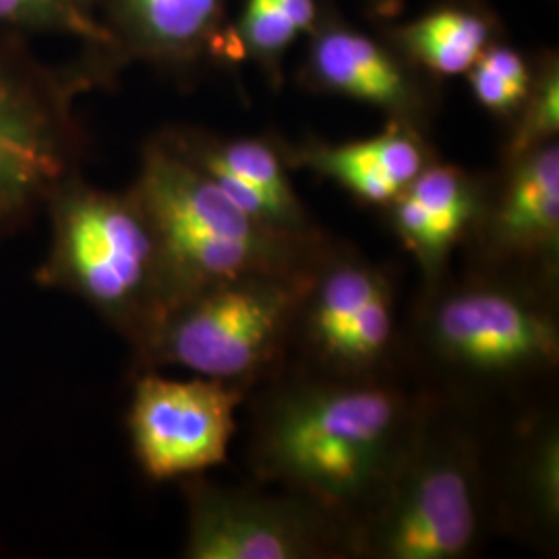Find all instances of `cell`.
Masks as SVG:
<instances>
[{"instance_id": "cell-1", "label": "cell", "mask_w": 559, "mask_h": 559, "mask_svg": "<svg viewBox=\"0 0 559 559\" xmlns=\"http://www.w3.org/2000/svg\"><path fill=\"white\" fill-rule=\"evenodd\" d=\"M242 404L258 483L318 501L355 533L385 498L427 413L408 376L338 378L290 360Z\"/></svg>"}, {"instance_id": "cell-2", "label": "cell", "mask_w": 559, "mask_h": 559, "mask_svg": "<svg viewBox=\"0 0 559 559\" xmlns=\"http://www.w3.org/2000/svg\"><path fill=\"white\" fill-rule=\"evenodd\" d=\"M404 373L483 417L535 404L559 367L558 288L468 267L423 284L402 330Z\"/></svg>"}, {"instance_id": "cell-3", "label": "cell", "mask_w": 559, "mask_h": 559, "mask_svg": "<svg viewBox=\"0 0 559 559\" xmlns=\"http://www.w3.org/2000/svg\"><path fill=\"white\" fill-rule=\"evenodd\" d=\"M129 189L160 242L170 309L226 280L305 278L334 240L323 228L286 233L253 218L160 131L143 143Z\"/></svg>"}, {"instance_id": "cell-4", "label": "cell", "mask_w": 559, "mask_h": 559, "mask_svg": "<svg viewBox=\"0 0 559 559\" xmlns=\"http://www.w3.org/2000/svg\"><path fill=\"white\" fill-rule=\"evenodd\" d=\"M427 396V394H425ZM491 417L427 396L419 436L380 506L360 522L353 559H466L491 535Z\"/></svg>"}, {"instance_id": "cell-5", "label": "cell", "mask_w": 559, "mask_h": 559, "mask_svg": "<svg viewBox=\"0 0 559 559\" xmlns=\"http://www.w3.org/2000/svg\"><path fill=\"white\" fill-rule=\"evenodd\" d=\"M46 207L52 237L38 284L87 302L138 350L170 309L160 242L140 201L75 173Z\"/></svg>"}, {"instance_id": "cell-6", "label": "cell", "mask_w": 559, "mask_h": 559, "mask_svg": "<svg viewBox=\"0 0 559 559\" xmlns=\"http://www.w3.org/2000/svg\"><path fill=\"white\" fill-rule=\"evenodd\" d=\"M309 276L226 280L182 300L133 350L135 371L179 367L253 390L288 360Z\"/></svg>"}, {"instance_id": "cell-7", "label": "cell", "mask_w": 559, "mask_h": 559, "mask_svg": "<svg viewBox=\"0 0 559 559\" xmlns=\"http://www.w3.org/2000/svg\"><path fill=\"white\" fill-rule=\"evenodd\" d=\"M78 98L64 67L48 64L27 38L0 29V235L81 173L85 135Z\"/></svg>"}, {"instance_id": "cell-8", "label": "cell", "mask_w": 559, "mask_h": 559, "mask_svg": "<svg viewBox=\"0 0 559 559\" xmlns=\"http://www.w3.org/2000/svg\"><path fill=\"white\" fill-rule=\"evenodd\" d=\"M396 305L392 272L334 237L302 290L288 360L338 378L406 376Z\"/></svg>"}, {"instance_id": "cell-9", "label": "cell", "mask_w": 559, "mask_h": 559, "mask_svg": "<svg viewBox=\"0 0 559 559\" xmlns=\"http://www.w3.org/2000/svg\"><path fill=\"white\" fill-rule=\"evenodd\" d=\"M187 559H353L355 526L318 501L263 485L182 479Z\"/></svg>"}, {"instance_id": "cell-10", "label": "cell", "mask_w": 559, "mask_h": 559, "mask_svg": "<svg viewBox=\"0 0 559 559\" xmlns=\"http://www.w3.org/2000/svg\"><path fill=\"white\" fill-rule=\"evenodd\" d=\"M108 41L81 48L64 71L80 96L106 90L120 73L150 64L187 78L203 64H239L240 52L226 15V0H102Z\"/></svg>"}, {"instance_id": "cell-11", "label": "cell", "mask_w": 559, "mask_h": 559, "mask_svg": "<svg viewBox=\"0 0 559 559\" xmlns=\"http://www.w3.org/2000/svg\"><path fill=\"white\" fill-rule=\"evenodd\" d=\"M460 249L466 251L468 267L558 288V140L501 160Z\"/></svg>"}, {"instance_id": "cell-12", "label": "cell", "mask_w": 559, "mask_h": 559, "mask_svg": "<svg viewBox=\"0 0 559 559\" xmlns=\"http://www.w3.org/2000/svg\"><path fill=\"white\" fill-rule=\"evenodd\" d=\"M247 394L228 381L138 371L127 427L143 475L156 483L189 479L226 464Z\"/></svg>"}, {"instance_id": "cell-13", "label": "cell", "mask_w": 559, "mask_h": 559, "mask_svg": "<svg viewBox=\"0 0 559 559\" xmlns=\"http://www.w3.org/2000/svg\"><path fill=\"white\" fill-rule=\"evenodd\" d=\"M297 83L311 94L373 106L385 120L406 122L423 133H431L440 110L441 81L404 59L381 34L353 25L332 0H321Z\"/></svg>"}, {"instance_id": "cell-14", "label": "cell", "mask_w": 559, "mask_h": 559, "mask_svg": "<svg viewBox=\"0 0 559 559\" xmlns=\"http://www.w3.org/2000/svg\"><path fill=\"white\" fill-rule=\"evenodd\" d=\"M487 471L493 528L556 551L559 429L547 402L539 400L491 419Z\"/></svg>"}, {"instance_id": "cell-15", "label": "cell", "mask_w": 559, "mask_h": 559, "mask_svg": "<svg viewBox=\"0 0 559 559\" xmlns=\"http://www.w3.org/2000/svg\"><path fill=\"white\" fill-rule=\"evenodd\" d=\"M160 133L253 218L286 233L321 228L293 187L276 135L224 138L187 124L166 127Z\"/></svg>"}, {"instance_id": "cell-16", "label": "cell", "mask_w": 559, "mask_h": 559, "mask_svg": "<svg viewBox=\"0 0 559 559\" xmlns=\"http://www.w3.org/2000/svg\"><path fill=\"white\" fill-rule=\"evenodd\" d=\"M487 182L489 175L436 158L381 210L390 230L417 263L423 284H433L450 272L452 255L479 216Z\"/></svg>"}, {"instance_id": "cell-17", "label": "cell", "mask_w": 559, "mask_h": 559, "mask_svg": "<svg viewBox=\"0 0 559 559\" xmlns=\"http://www.w3.org/2000/svg\"><path fill=\"white\" fill-rule=\"evenodd\" d=\"M282 152L290 170L305 168L332 180L359 203L378 210H385L427 164L438 158L429 133L400 120H388L378 135L365 140H282Z\"/></svg>"}, {"instance_id": "cell-18", "label": "cell", "mask_w": 559, "mask_h": 559, "mask_svg": "<svg viewBox=\"0 0 559 559\" xmlns=\"http://www.w3.org/2000/svg\"><path fill=\"white\" fill-rule=\"evenodd\" d=\"M381 36L433 80L466 75L480 55L506 40L500 13L487 0H436L417 17L385 25Z\"/></svg>"}, {"instance_id": "cell-19", "label": "cell", "mask_w": 559, "mask_h": 559, "mask_svg": "<svg viewBox=\"0 0 559 559\" xmlns=\"http://www.w3.org/2000/svg\"><path fill=\"white\" fill-rule=\"evenodd\" d=\"M473 98L493 119L510 124L535 80V52H522L508 40L491 44L466 73Z\"/></svg>"}, {"instance_id": "cell-20", "label": "cell", "mask_w": 559, "mask_h": 559, "mask_svg": "<svg viewBox=\"0 0 559 559\" xmlns=\"http://www.w3.org/2000/svg\"><path fill=\"white\" fill-rule=\"evenodd\" d=\"M0 29L23 38H71L81 48H98L108 41L100 17L85 13L75 0H0Z\"/></svg>"}, {"instance_id": "cell-21", "label": "cell", "mask_w": 559, "mask_h": 559, "mask_svg": "<svg viewBox=\"0 0 559 559\" xmlns=\"http://www.w3.org/2000/svg\"><path fill=\"white\" fill-rule=\"evenodd\" d=\"M559 138V57L556 50L535 55V80L519 115L508 124V138L501 145V160Z\"/></svg>"}, {"instance_id": "cell-22", "label": "cell", "mask_w": 559, "mask_h": 559, "mask_svg": "<svg viewBox=\"0 0 559 559\" xmlns=\"http://www.w3.org/2000/svg\"><path fill=\"white\" fill-rule=\"evenodd\" d=\"M365 13L369 20L376 23H388V21L399 20L404 9V0H362Z\"/></svg>"}, {"instance_id": "cell-23", "label": "cell", "mask_w": 559, "mask_h": 559, "mask_svg": "<svg viewBox=\"0 0 559 559\" xmlns=\"http://www.w3.org/2000/svg\"><path fill=\"white\" fill-rule=\"evenodd\" d=\"M78 4H80L81 9L85 11V13H90V15H100V7L102 0H75Z\"/></svg>"}]
</instances>
